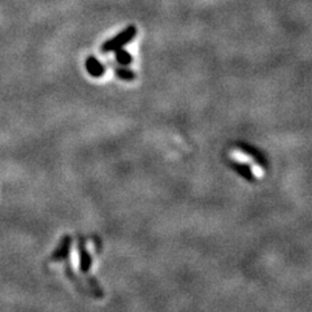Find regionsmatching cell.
<instances>
[{
  "instance_id": "obj_1",
  "label": "cell",
  "mask_w": 312,
  "mask_h": 312,
  "mask_svg": "<svg viewBox=\"0 0 312 312\" xmlns=\"http://www.w3.org/2000/svg\"><path fill=\"white\" fill-rule=\"evenodd\" d=\"M137 33H138L137 27L134 25H129L128 27L123 29L117 35H114L113 38L108 39L107 42L103 43L102 52L103 54H111V52L117 51L120 48H124L137 36Z\"/></svg>"
},
{
  "instance_id": "obj_2",
  "label": "cell",
  "mask_w": 312,
  "mask_h": 312,
  "mask_svg": "<svg viewBox=\"0 0 312 312\" xmlns=\"http://www.w3.org/2000/svg\"><path fill=\"white\" fill-rule=\"evenodd\" d=\"M237 146L243 153L249 155L250 158L259 165V167H261L263 169L268 168V160L263 151H260L259 148H256L255 146H252V144L245 143V142H240V143H237Z\"/></svg>"
},
{
  "instance_id": "obj_3",
  "label": "cell",
  "mask_w": 312,
  "mask_h": 312,
  "mask_svg": "<svg viewBox=\"0 0 312 312\" xmlns=\"http://www.w3.org/2000/svg\"><path fill=\"white\" fill-rule=\"evenodd\" d=\"M78 255H80V272L87 273L93 265V258L90 252L87 251L86 241L84 238H80L78 241Z\"/></svg>"
},
{
  "instance_id": "obj_4",
  "label": "cell",
  "mask_w": 312,
  "mask_h": 312,
  "mask_svg": "<svg viewBox=\"0 0 312 312\" xmlns=\"http://www.w3.org/2000/svg\"><path fill=\"white\" fill-rule=\"evenodd\" d=\"M70 247H72V237L70 236H64L61 238L59 246L51 255V259L54 261H63L68 259L70 254Z\"/></svg>"
},
{
  "instance_id": "obj_5",
  "label": "cell",
  "mask_w": 312,
  "mask_h": 312,
  "mask_svg": "<svg viewBox=\"0 0 312 312\" xmlns=\"http://www.w3.org/2000/svg\"><path fill=\"white\" fill-rule=\"evenodd\" d=\"M86 70L94 78H100L104 75L105 66L95 56H89L86 59Z\"/></svg>"
},
{
  "instance_id": "obj_6",
  "label": "cell",
  "mask_w": 312,
  "mask_h": 312,
  "mask_svg": "<svg viewBox=\"0 0 312 312\" xmlns=\"http://www.w3.org/2000/svg\"><path fill=\"white\" fill-rule=\"evenodd\" d=\"M230 167L236 173H238L242 178H245L249 182H254L256 180L255 174L252 172L251 167L246 163H240V162H230Z\"/></svg>"
},
{
  "instance_id": "obj_7",
  "label": "cell",
  "mask_w": 312,
  "mask_h": 312,
  "mask_svg": "<svg viewBox=\"0 0 312 312\" xmlns=\"http://www.w3.org/2000/svg\"><path fill=\"white\" fill-rule=\"evenodd\" d=\"M113 70L116 73V75L123 81H133L135 80V73L132 69L126 68V66H113Z\"/></svg>"
},
{
  "instance_id": "obj_8",
  "label": "cell",
  "mask_w": 312,
  "mask_h": 312,
  "mask_svg": "<svg viewBox=\"0 0 312 312\" xmlns=\"http://www.w3.org/2000/svg\"><path fill=\"white\" fill-rule=\"evenodd\" d=\"M114 56H116L117 63L120 64V65H124V66L130 65V64H132V61H133L132 55L126 51V50H124V48H120V50L114 51Z\"/></svg>"
}]
</instances>
